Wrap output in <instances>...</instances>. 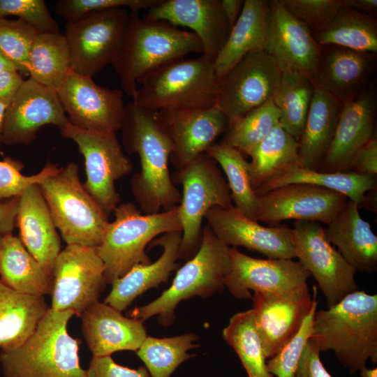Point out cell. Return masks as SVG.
I'll use <instances>...</instances> for the list:
<instances>
[{"mask_svg": "<svg viewBox=\"0 0 377 377\" xmlns=\"http://www.w3.org/2000/svg\"><path fill=\"white\" fill-rule=\"evenodd\" d=\"M376 176L348 171L329 172L290 165L254 190L258 196L292 184H304L326 188L346 195L358 207L366 205L367 193L376 188Z\"/></svg>", "mask_w": 377, "mask_h": 377, "instance_id": "cell-30", "label": "cell"}, {"mask_svg": "<svg viewBox=\"0 0 377 377\" xmlns=\"http://www.w3.org/2000/svg\"><path fill=\"white\" fill-rule=\"evenodd\" d=\"M318 302L305 318L296 335L275 355L267 360V367L276 377H295L298 363L310 339Z\"/></svg>", "mask_w": 377, "mask_h": 377, "instance_id": "cell-44", "label": "cell"}, {"mask_svg": "<svg viewBox=\"0 0 377 377\" xmlns=\"http://www.w3.org/2000/svg\"><path fill=\"white\" fill-rule=\"evenodd\" d=\"M24 167L20 161L9 156L0 161V200L18 197L28 186L39 184L59 170L48 162L39 172L27 176L21 172Z\"/></svg>", "mask_w": 377, "mask_h": 377, "instance_id": "cell-45", "label": "cell"}, {"mask_svg": "<svg viewBox=\"0 0 377 377\" xmlns=\"http://www.w3.org/2000/svg\"><path fill=\"white\" fill-rule=\"evenodd\" d=\"M69 124L57 91L30 77L24 80L4 116L2 144H30L46 125L59 129Z\"/></svg>", "mask_w": 377, "mask_h": 377, "instance_id": "cell-19", "label": "cell"}, {"mask_svg": "<svg viewBox=\"0 0 377 377\" xmlns=\"http://www.w3.org/2000/svg\"><path fill=\"white\" fill-rule=\"evenodd\" d=\"M38 34L23 20L0 18V51L14 64L22 77L29 75V55Z\"/></svg>", "mask_w": 377, "mask_h": 377, "instance_id": "cell-43", "label": "cell"}, {"mask_svg": "<svg viewBox=\"0 0 377 377\" xmlns=\"http://www.w3.org/2000/svg\"><path fill=\"white\" fill-rule=\"evenodd\" d=\"M172 146L170 157L177 170L182 168L215 143L226 132L228 119L216 106L157 111Z\"/></svg>", "mask_w": 377, "mask_h": 377, "instance_id": "cell-22", "label": "cell"}, {"mask_svg": "<svg viewBox=\"0 0 377 377\" xmlns=\"http://www.w3.org/2000/svg\"><path fill=\"white\" fill-rule=\"evenodd\" d=\"M121 129L126 149L140 158V172L132 178L131 188L141 212L156 214L178 206L181 193L168 166L172 146L157 112L129 102Z\"/></svg>", "mask_w": 377, "mask_h": 377, "instance_id": "cell-1", "label": "cell"}, {"mask_svg": "<svg viewBox=\"0 0 377 377\" xmlns=\"http://www.w3.org/2000/svg\"><path fill=\"white\" fill-rule=\"evenodd\" d=\"M317 288L311 296L308 286L275 293H253L254 320L267 360L278 353L299 332L315 304Z\"/></svg>", "mask_w": 377, "mask_h": 377, "instance_id": "cell-16", "label": "cell"}, {"mask_svg": "<svg viewBox=\"0 0 377 377\" xmlns=\"http://www.w3.org/2000/svg\"><path fill=\"white\" fill-rule=\"evenodd\" d=\"M87 371V377H150L145 367L131 369L116 363L110 355L93 356Z\"/></svg>", "mask_w": 377, "mask_h": 377, "instance_id": "cell-49", "label": "cell"}, {"mask_svg": "<svg viewBox=\"0 0 377 377\" xmlns=\"http://www.w3.org/2000/svg\"><path fill=\"white\" fill-rule=\"evenodd\" d=\"M23 80L17 71L0 72V100L12 98Z\"/></svg>", "mask_w": 377, "mask_h": 377, "instance_id": "cell-53", "label": "cell"}, {"mask_svg": "<svg viewBox=\"0 0 377 377\" xmlns=\"http://www.w3.org/2000/svg\"><path fill=\"white\" fill-rule=\"evenodd\" d=\"M80 317L83 336L94 357L121 350L137 351L147 337L142 320L125 317L105 302H98Z\"/></svg>", "mask_w": 377, "mask_h": 377, "instance_id": "cell-26", "label": "cell"}, {"mask_svg": "<svg viewBox=\"0 0 377 377\" xmlns=\"http://www.w3.org/2000/svg\"><path fill=\"white\" fill-rule=\"evenodd\" d=\"M57 228L67 245L98 246L108 215L84 188L78 167L68 163L38 184Z\"/></svg>", "mask_w": 377, "mask_h": 377, "instance_id": "cell-8", "label": "cell"}, {"mask_svg": "<svg viewBox=\"0 0 377 377\" xmlns=\"http://www.w3.org/2000/svg\"><path fill=\"white\" fill-rule=\"evenodd\" d=\"M144 17L189 28L201 42L202 54L213 61L231 29L221 0H161Z\"/></svg>", "mask_w": 377, "mask_h": 377, "instance_id": "cell-23", "label": "cell"}, {"mask_svg": "<svg viewBox=\"0 0 377 377\" xmlns=\"http://www.w3.org/2000/svg\"><path fill=\"white\" fill-rule=\"evenodd\" d=\"M314 90L311 78L307 75L282 71L272 98L280 111L279 124L298 142Z\"/></svg>", "mask_w": 377, "mask_h": 377, "instance_id": "cell-38", "label": "cell"}, {"mask_svg": "<svg viewBox=\"0 0 377 377\" xmlns=\"http://www.w3.org/2000/svg\"><path fill=\"white\" fill-rule=\"evenodd\" d=\"M325 232L327 240L356 271H376L377 237L370 223L362 218L356 203L348 199Z\"/></svg>", "mask_w": 377, "mask_h": 377, "instance_id": "cell-29", "label": "cell"}, {"mask_svg": "<svg viewBox=\"0 0 377 377\" xmlns=\"http://www.w3.org/2000/svg\"><path fill=\"white\" fill-rule=\"evenodd\" d=\"M359 373L361 377H377V368L369 369L366 367L361 369Z\"/></svg>", "mask_w": 377, "mask_h": 377, "instance_id": "cell-58", "label": "cell"}, {"mask_svg": "<svg viewBox=\"0 0 377 377\" xmlns=\"http://www.w3.org/2000/svg\"><path fill=\"white\" fill-rule=\"evenodd\" d=\"M292 233L295 258L316 281L328 307L357 290V271L327 240L320 224L296 221Z\"/></svg>", "mask_w": 377, "mask_h": 377, "instance_id": "cell-13", "label": "cell"}, {"mask_svg": "<svg viewBox=\"0 0 377 377\" xmlns=\"http://www.w3.org/2000/svg\"><path fill=\"white\" fill-rule=\"evenodd\" d=\"M161 0H59L55 3L57 13L66 20L75 21L89 13L112 8H126L139 13L148 10Z\"/></svg>", "mask_w": 377, "mask_h": 377, "instance_id": "cell-46", "label": "cell"}, {"mask_svg": "<svg viewBox=\"0 0 377 377\" xmlns=\"http://www.w3.org/2000/svg\"><path fill=\"white\" fill-rule=\"evenodd\" d=\"M320 353L309 339L301 355L295 377H332L323 365Z\"/></svg>", "mask_w": 377, "mask_h": 377, "instance_id": "cell-50", "label": "cell"}, {"mask_svg": "<svg viewBox=\"0 0 377 377\" xmlns=\"http://www.w3.org/2000/svg\"><path fill=\"white\" fill-rule=\"evenodd\" d=\"M343 103L315 88L300 139L298 163L318 170L332 140Z\"/></svg>", "mask_w": 377, "mask_h": 377, "instance_id": "cell-32", "label": "cell"}, {"mask_svg": "<svg viewBox=\"0 0 377 377\" xmlns=\"http://www.w3.org/2000/svg\"><path fill=\"white\" fill-rule=\"evenodd\" d=\"M16 225L27 251L52 276L61 242L38 184L28 186L18 196Z\"/></svg>", "mask_w": 377, "mask_h": 377, "instance_id": "cell-27", "label": "cell"}, {"mask_svg": "<svg viewBox=\"0 0 377 377\" xmlns=\"http://www.w3.org/2000/svg\"><path fill=\"white\" fill-rule=\"evenodd\" d=\"M269 10V1H244L241 14L214 60L218 80L249 52L263 50Z\"/></svg>", "mask_w": 377, "mask_h": 377, "instance_id": "cell-31", "label": "cell"}, {"mask_svg": "<svg viewBox=\"0 0 377 377\" xmlns=\"http://www.w3.org/2000/svg\"><path fill=\"white\" fill-rule=\"evenodd\" d=\"M320 46L334 45L376 54V21L362 12L342 6L332 19L312 32Z\"/></svg>", "mask_w": 377, "mask_h": 377, "instance_id": "cell-35", "label": "cell"}, {"mask_svg": "<svg viewBox=\"0 0 377 377\" xmlns=\"http://www.w3.org/2000/svg\"><path fill=\"white\" fill-rule=\"evenodd\" d=\"M57 93L71 124L90 131L121 129L126 105L121 90L99 86L92 77L71 71Z\"/></svg>", "mask_w": 377, "mask_h": 377, "instance_id": "cell-15", "label": "cell"}, {"mask_svg": "<svg viewBox=\"0 0 377 377\" xmlns=\"http://www.w3.org/2000/svg\"><path fill=\"white\" fill-rule=\"evenodd\" d=\"M71 311L49 307L33 334L20 346L0 353L4 377H87L78 341L67 331Z\"/></svg>", "mask_w": 377, "mask_h": 377, "instance_id": "cell-4", "label": "cell"}, {"mask_svg": "<svg viewBox=\"0 0 377 377\" xmlns=\"http://www.w3.org/2000/svg\"><path fill=\"white\" fill-rule=\"evenodd\" d=\"M221 3L226 17L232 28L241 14L244 1L221 0Z\"/></svg>", "mask_w": 377, "mask_h": 377, "instance_id": "cell-54", "label": "cell"}, {"mask_svg": "<svg viewBox=\"0 0 377 377\" xmlns=\"http://www.w3.org/2000/svg\"><path fill=\"white\" fill-rule=\"evenodd\" d=\"M205 219L214 235L229 247L243 246L269 258H295L292 228L286 225L263 226L233 205L214 207Z\"/></svg>", "mask_w": 377, "mask_h": 377, "instance_id": "cell-20", "label": "cell"}, {"mask_svg": "<svg viewBox=\"0 0 377 377\" xmlns=\"http://www.w3.org/2000/svg\"><path fill=\"white\" fill-rule=\"evenodd\" d=\"M11 99L0 100V146L2 144L1 138L5 112Z\"/></svg>", "mask_w": 377, "mask_h": 377, "instance_id": "cell-56", "label": "cell"}, {"mask_svg": "<svg viewBox=\"0 0 377 377\" xmlns=\"http://www.w3.org/2000/svg\"><path fill=\"white\" fill-rule=\"evenodd\" d=\"M320 47L311 76L316 89L345 103L368 88L375 71L376 54L334 45Z\"/></svg>", "mask_w": 377, "mask_h": 377, "instance_id": "cell-25", "label": "cell"}, {"mask_svg": "<svg viewBox=\"0 0 377 377\" xmlns=\"http://www.w3.org/2000/svg\"><path fill=\"white\" fill-rule=\"evenodd\" d=\"M222 336L237 354L249 377H274L267 367L252 309L233 315Z\"/></svg>", "mask_w": 377, "mask_h": 377, "instance_id": "cell-40", "label": "cell"}, {"mask_svg": "<svg viewBox=\"0 0 377 377\" xmlns=\"http://www.w3.org/2000/svg\"><path fill=\"white\" fill-rule=\"evenodd\" d=\"M228 250L207 225L198 250L177 270L171 286L156 300L133 309L130 317L144 321L158 316V323L168 326L182 301L195 296L207 297L223 290L230 266Z\"/></svg>", "mask_w": 377, "mask_h": 377, "instance_id": "cell-6", "label": "cell"}, {"mask_svg": "<svg viewBox=\"0 0 377 377\" xmlns=\"http://www.w3.org/2000/svg\"><path fill=\"white\" fill-rule=\"evenodd\" d=\"M342 5L359 12H374L377 9L376 0H342Z\"/></svg>", "mask_w": 377, "mask_h": 377, "instance_id": "cell-55", "label": "cell"}, {"mask_svg": "<svg viewBox=\"0 0 377 377\" xmlns=\"http://www.w3.org/2000/svg\"><path fill=\"white\" fill-rule=\"evenodd\" d=\"M198 337L187 333L168 338L147 337L136 351L151 377H170L177 368L194 356L188 350L198 347Z\"/></svg>", "mask_w": 377, "mask_h": 377, "instance_id": "cell-41", "label": "cell"}, {"mask_svg": "<svg viewBox=\"0 0 377 377\" xmlns=\"http://www.w3.org/2000/svg\"><path fill=\"white\" fill-rule=\"evenodd\" d=\"M320 352L331 350L350 374L377 362V295L349 293L316 311L309 339Z\"/></svg>", "mask_w": 377, "mask_h": 377, "instance_id": "cell-2", "label": "cell"}, {"mask_svg": "<svg viewBox=\"0 0 377 377\" xmlns=\"http://www.w3.org/2000/svg\"><path fill=\"white\" fill-rule=\"evenodd\" d=\"M2 239H3V235L0 234V252H1V246H2Z\"/></svg>", "mask_w": 377, "mask_h": 377, "instance_id": "cell-59", "label": "cell"}, {"mask_svg": "<svg viewBox=\"0 0 377 377\" xmlns=\"http://www.w3.org/2000/svg\"><path fill=\"white\" fill-rule=\"evenodd\" d=\"M0 281L23 294L51 295L52 278L12 233L3 236L0 252Z\"/></svg>", "mask_w": 377, "mask_h": 377, "instance_id": "cell-34", "label": "cell"}, {"mask_svg": "<svg viewBox=\"0 0 377 377\" xmlns=\"http://www.w3.org/2000/svg\"><path fill=\"white\" fill-rule=\"evenodd\" d=\"M15 16L38 33H59V27L44 0H0V18Z\"/></svg>", "mask_w": 377, "mask_h": 377, "instance_id": "cell-47", "label": "cell"}, {"mask_svg": "<svg viewBox=\"0 0 377 377\" xmlns=\"http://www.w3.org/2000/svg\"><path fill=\"white\" fill-rule=\"evenodd\" d=\"M299 142L278 123L246 154L251 157L249 175L253 190L285 168L298 163Z\"/></svg>", "mask_w": 377, "mask_h": 377, "instance_id": "cell-36", "label": "cell"}, {"mask_svg": "<svg viewBox=\"0 0 377 377\" xmlns=\"http://www.w3.org/2000/svg\"><path fill=\"white\" fill-rule=\"evenodd\" d=\"M4 71H17L14 64L0 51V72Z\"/></svg>", "mask_w": 377, "mask_h": 377, "instance_id": "cell-57", "label": "cell"}, {"mask_svg": "<svg viewBox=\"0 0 377 377\" xmlns=\"http://www.w3.org/2000/svg\"><path fill=\"white\" fill-rule=\"evenodd\" d=\"M131 12L123 42L114 63L124 91L134 96L137 84L163 66L203 48L192 31L168 22L142 17Z\"/></svg>", "mask_w": 377, "mask_h": 377, "instance_id": "cell-3", "label": "cell"}, {"mask_svg": "<svg viewBox=\"0 0 377 377\" xmlns=\"http://www.w3.org/2000/svg\"><path fill=\"white\" fill-rule=\"evenodd\" d=\"M105 266L96 248L67 245L58 255L52 270L51 308L71 311L80 316L98 302L107 284Z\"/></svg>", "mask_w": 377, "mask_h": 377, "instance_id": "cell-14", "label": "cell"}, {"mask_svg": "<svg viewBox=\"0 0 377 377\" xmlns=\"http://www.w3.org/2000/svg\"><path fill=\"white\" fill-rule=\"evenodd\" d=\"M281 70L263 50L249 52L218 80L215 105L228 122L272 98Z\"/></svg>", "mask_w": 377, "mask_h": 377, "instance_id": "cell-12", "label": "cell"}, {"mask_svg": "<svg viewBox=\"0 0 377 377\" xmlns=\"http://www.w3.org/2000/svg\"><path fill=\"white\" fill-rule=\"evenodd\" d=\"M96 251L105 266L107 283L112 284L138 264H149L145 248L157 236L182 231L179 207L156 214H142L131 202L119 203L113 212Z\"/></svg>", "mask_w": 377, "mask_h": 377, "instance_id": "cell-5", "label": "cell"}, {"mask_svg": "<svg viewBox=\"0 0 377 377\" xmlns=\"http://www.w3.org/2000/svg\"><path fill=\"white\" fill-rule=\"evenodd\" d=\"M362 175H377V138L375 133L354 155L350 170Z\"/></svg>", "mask_w": 377, "mask_h": 377, "instance_id": "cell-51", "label": "cell"}, {"mask_svg": "<svg viewBox=\"0 0 377 377\" xmlns=\"http://www.w3.org/2000/svg\"><path fill=\"white\" fill-rule=\"evenodd\" d=\"M130 13L126 8H112L66 22L64 36L71 71L92 77L108 64H112L119 52Z\"/></svg>", "mask_w": 377, "mask_h": 377, "instance_id": "cell-10", "label": "cell"}, {"mask_svg": "<svg viewBox=\"0 0 377 377\" xmlns=\"http://www.w3.org/2000/svg\"><path fill=\"white\" fill-rule=\"evenodd\" d=\"M18 197L0 200V234L12 233L16 225Z\"/></svg>", "mask_w": 377, "mask_h": 377, "instance_id": "cell-52", "label": "cell"}, {"mask_svg": "<svg viewBox=\"0 0 377 377\" xmlns=\"http://www.w3.org/2000/svg\"><path fill=\"white\" fill-rule=\"evenodd\" d=\"M287 10L312 31L325 26L343 6L342 0H280Z\"/></svg>", "mask_w": 377, "mask_h": 377, "instance_id": "cell-48", "label": "cell"}, {"mask_svg": "<svg viewBox=\"0 0 377 377\" xmlns=\"http://www.w3.org/2000/svg\"><path fill=\"white\" fill-rule=\"evenodd\" d=\"M217 82L214 61L203 54L182 58L144 78L132 101L154 112L210 108L216 103Z\"/></svg>", "mask_w": 377, "mask_h": 377, "instance_id": "cell-7", "label": "cell"}, {"mask_svg": "<svg viewBox=\"0 0 377 377\" xmlns=\"http://www.w3.org/2000/svg\"><path fill=\"white\" fill-rule=\"evenodd\" d=\"M172 178L175 184L182 186L178 205L182 223L179 254L188 260L200 245L206 213L214 207L232 205L230 191L218 163L206 153L177 170Z\"/></svg>", "mask_w": 377, "mask_h": 377, "instance_id": "cell-9", "label": "cell"}, {"mask_svg": "<svg viewBox=\"0 0 377 377\" xmlns=\"http://www.w3.org/2000/svg\"><path fill=\"white\" fill-rule=\"evenodd\" d=\"M269 18L263 50L281 71L311 78L320 56V45L312 31L293 16L280 0L269 1Z\"/></svg>", "mask_w": 377, "mask_h": 377, "instance_id": "cell-21", "label": "cell"}, {"mask_svg": "<svg viewBox=\"0 0 377 377\" xmlns=\"http://www.w3.org/2000/svg\"><path fill=\"white\" fill-rule=\"evenodd\" d=\"M230 271L224 286L237 299H251V291L286 293L308 286L310 273L293 259H261L229 247Z\"/></svg>", "mask_w": 377, "mask_h": 377, "instance_id": "cell-17", "label": "cell"}, {"mask_svg": "<svg viewBox=\"0 0 377 377\" xmlns=\"http://www.w3.org/2000/svg\"><path fill=\"white\" fill-rule=\"evenodd\" d=\"M71 71L70 52L65 36L60 32L38 33L29 55V77L57 91Z\"/></svg>", "mask_w": 377, "mask_h": 377, "instance_id": "cell-37", "label": "cell"}, {"mask_svg": "<svg viewBox=\"0 0 377 377\" xmlns=\"http://www.w3.org/2000/svg\"><path fill=\"white\" fill-rule=\"evenodd\" d=\"M280 111L272 98L243 117L228 122L223 140L247 153L262 141L279 123Z\"/></svg>", "mask_w": 377, "mask_h": 377, "instance_id": "cell-42", "label": "cell"}, {"mask_svg": "<svg viewBox=\"0 0 377 377\" xmlns=\"http://www.w3.org/2000/svg\"><path fill=\"white\" fill-rule=\"evenodd\" d=\"M376 94L369 87L343 103L332 140L319 166L321 171L350 170L355 153L376 133Z\"/></svg>", "mask_w": 377, "mask_h": 377, "instance_id": "cell-24", "label": "cell"}, {"mask_svg": "<svg viewBox=\"0 0 377 377\" xmlns=\"http://www.w3.org/2000/svg\"><path fill=\"white\" fill-rule=\"evenodd\" d=\"M220 165L225 173L235 207L246 216L255 220L258 196L251 186L249 162L242 151L223 140L213 144L206 151Z\"/></svg>", "mask_w": 377, "mask_h": 377, "instance_id": "cell-39", "label": "cell"}, {"mask_svg": "<svg viewBox=\"0 0 377 377\" xmlns=\"http://www.w3.org/2000/svg\"><path fill=\"white\" fill-rule=\"evenodd\" d=\"M182 231L167 232L153 240L152 246L163 249L160 257L155 262L134 266L115 280L104 302L122 312L142 293L165 282L178 267L176 262L179 258Z\"/></svg>", "mask_w": 377, "mask_h": 377, "instance_id": "cell-28", "label": "cell"}, {"mask_svg": "<svg viewBox=\"0 0 377 377\" xmlns=\"http://www.w3.org/2000/svg\"><path fill=\"white\" fill-rule=\"evenodd\" d=\"M348 198L339 192L313 185L292 184L258 196L256 221L279 225L295 219L330 224Z\"/></svg>", "mask_w": 377, "mask_h": 377, "instance_id": "cell-18", "label": "cell"}, {"mask_svg": "<svg viewBox=\"0 0 377 377\" xmlns=\"http://www.w3.org/2000/svg\"><path fill=\"white\" fill-rule=\"evenodd\" d=\"M59 130L64 138L77 144L84 159L86 181L83 186L109 216L120 203L116 181L133 170L116 133L82 129L70 123Z\"/></svg>", "mask_w": 377, "mask_h": 377, "instance_id": "cell-11", "label": "cell"}, {"mask_svg": "<svg viewBox=\"0 0 377 377\" xmlns=\"http://www.w3.org/2000/svg\"><path fill=\"white\" fill-rule=\"evenodd\" d=\"M47 306L43 297L18 293L0 281V348L22 345L35 331Z\"/></svg>", "mask_w": 377, "mask_h": 377, "instance_id": "cell-33", "label": "cell"}]
</instances>
